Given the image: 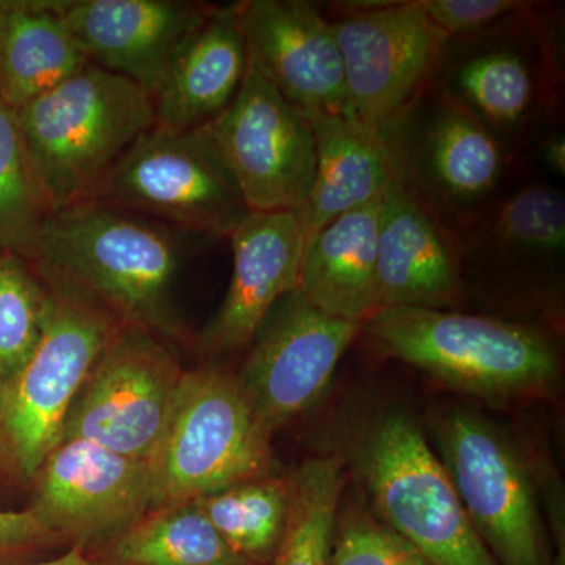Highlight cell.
Masks as SVG:
<instances>
[{
  "label": "cell",
  "mask_w": 565,
  "mask_h": 565,
  "mask_svg": "<svg viewBox=\"0 0 565 565\" xmlns=\"http://www.w3.org/2000/svg\"><path fill=\"white\" fill-rule=\"evenodd\" d=\"M211 241L111 204L84 202L52 211L31 263L76 282L122 323L191 349L174 286L182 264Z\"/></svg>",
  "instance_id": "cell-1"
},
{
  "label": "cell",
  "mask_w": 565,
  "mask_h": 565,
  "mask_svg": "<svg viewBox=\"0 0 565 565\" xmlns=\"http://www.w3.org/2000/svg\"><path fill=\"white\" fill-rule=\"evenodd\" d=\"M559 10L545 2L446 44L433 84L484 125L514 166L563 111Z\"/></svg>",
  "instance_id": "cell-2"
},
{
  "label": "cell",
  "mask_w": 565,
  "mask_h": 565,
  "mask_svg": "<svg viewBox=\"0 0 565 565\" xmlns=\"http://www.w3.org/2000/svg\"><path fill=\"white\" fill-rule=\"evenodd\" d=\"M362 334L382 355L456 392L508 401L548 392L561 353L548 330L487 315L422 307L379 308Z\"/></svg>",
  "instance_id": "cell-3"
},
{
  "label": "cell",
  "mask_w": 565,
  "mask_h": 565,
  "mask_svg": "<svg viewBox=\"0 0 565 565\" xmlns=\"http://www.w3.org/2000/svg\"><path fill=\"white\" fill-rule=\"evenodd\" d=\"M14 111L52 211L90 202L156 122L147 92L92 63Z\"/></svg>",
  "instance_id": "cell-4"
},
{
  "label": "cell",
  "mask_w": 565,
  "mask_h": 565,
  "mask_svg": "<svg viewBox=\"0 0 565 565\" xmlns=\"http://www.w3.org/2000/svg\"><path fill=\"white\" fill-rule=\"evenodd\" d=\"M31 264L44 286L41 340L20 377L0 393V473L22 484H31L61 441L74 397L122 323L76 282Z\"/></svg>",
  "instance_id": "cell-5"
},
{
  "label": "cell",
  "mask_w": 565,
  "mask_h": 565,
  "mask_svg": "<svg viewBox=\"0 0 565 565\" xmlns=\"http://www.w3.org/2000/svg\"><path fill=\"white\" fill-rule=\"evenodd\" d=\"M348 462L375 515L429 565H500L465 514L429 438L411 415L363 423Z\"/></svg>",
  "instance_id": "cell-6"
},
{
  "label": "cell",
  "mask_w": 565,
  "mask_h": 565,
  "mask_svg": "<svg viewBox=\"0 0 565 565\" xmlns=\"http://www.w3.org/2000/svg\"><path fill=\"white\" fill-rule=\"evenodd\" d=\"M150 463L154 508L277 473L273 438L256 422L236 375L215 362L185 370Z\"/></svg>",
  "instance_id": "cell-7"
},
{
  "label": "cell",
  "mask_w": 565,
  "mask_h": 565,
  "mask_svg": "<svg viewBox=\"0 0 565 565\" xmlns=\"http://www.w3.org/2000/svg\"><path fill=\"white\" fill-rule=\"evenodd\" d=\"M93 202L147 215L203 239H230L248 215L243 193L206 128L152 126L134 141Z\"/></svg>",
  "instance_id": "cell-8"
},
{
  "label": "cell",
  "mask_w": 565,
  "mask_h": 565,
  "mask_svg": "<svg viewBox=\"0 0 565 565\" xmlns=\"http://www.w3.org/2000/svg\"><path fill=\"white\" fill-rule=\"evenodd\" d=\"M435 455L482 544L500 565H553L535 482L492 423L455 408L434 419Z\"/></svg>",
  "instance_id": "cell-9"
},
{
  "label": "cell",
  "mask_w": 565,
  "mask_h": 565,
  "mask_svg": "<svg viewBox=\"0 0 565 565\" xmlns=\"http://www.w3.org/2000/svg\"><path fill=\"white\" fill-rule=\"evenodd\" d=\"M382 132L397 172L448 226L497 199L515 169L492 132L433 82Z\"/></svg>",
  "instance_id": "cell-10"
},
{
  "label": "cell",
  "mask_w": 565,
  "mask_h": 565,
  "mask_svg": "<svg viewBox=\"0 0 565 565\" xmlns=\"http://www.w3.org/2000/svg\"><path fill=\"white\" fill-rule=\"evenodd\" d=\"M184 373L172 345L121 323L74 397L61 440L81 438L150 462Z\"/></svg>",
  "instance_id": "cell-11"
},
{
  "label": "cell",
  "mask_w": 565,
  "mask_h": 565,
  "mask_svg": "<svg viewBox=\"0 0 565 565\" xmlns=\"http://www.w3.org/2000/svg\"><path fill=\"white\" fill-rule=\"evenodd\" d=\"M334 39L343 58L349 111L384 128L433 82L448 36L415 0L334 3Z\"/></svg>",
  "instance_id": "cell-12"
},
{
  "label": "cell",
  "mask_w": 565,
  "mask_h": 565,
  "mask_svg": "<svg viewBox=\"0 0 565 565\" xmlns=\"http://www.w3.org/2000/svg\"><path fill=\"white\" fill-rule=\"evenodd\" d=\"M362 330L363 322L323 313L297 289L274 305L234 373L264 433L273 438L321 399Z\"/></svg>",
  "instance_id": "cell-13"
},
{
  "label": "cell",
  "mask_w": 565,
  "mask_h": 565,
  "mask_svg": "<svg viewBox=\"0 0 565 565\" xmlns=\"http://www.w3.org/2000/svg\"><path fill=\"white\" fill-rule=\"evenodd\" d=\"M204 128L248 211L303 210L316 172L313 128L250 62L233 102Z\"/></svg>",
  "instance_id": "cell-14"
},
{
  "label": "cell",
  "mask_w": 565,
  "mask_h": 565,
  "mask_svg": "<svg viewBox=\"0 0 565 565\" xmlns=\"http://www.w3.org/2000/svg\"><path fill=\"white\" fill-rule=\"evenodd\" d=\"M32 512L66 546L98 548L154 508L148 460L63 438L32 479Z\"/></svg>",
  "instance_id": "cell-15"
},
{
  "label": "cell",
  "mask_w": 565,
  "mask_h": 565,
  "mask_svg": "<svg viewBox=\"0 0 565 565\" xmlns=\"http://www.w3.org/2000/svg\"><path fill=\"white\" fill-rule=\"evenodd\" d=\"M248 62L303 117L351 114L332 22L308 0H243Z\"/></svg>",
  "instance_id": "cell-16"
},
{
  "label": "cell",
  "mask_w": 565,
  "mask_h": 565,
  "mask_svg": "<svg viewBox=\"0 0 565 565\" xmlns=\"http://www.w3.org/2000/svg\"><path fill=\"white\" fill-rule=\"evenodd\" d=\"M233 275L225 299L192 349L218 360L245 351L274 305L296 291L305 232L300 211L248 212L230 236Z\"/></svg>",
  "instance_id": "cell-17"
},
{
  "label": "cell",
  "mask_w": 565,
  "mask_h": 565,
  "mask_svg": "<svg viewBox=\"0 0 565 565\" xmlns=\"http://www.w3.org/2000/svg\"><path fill=\"white\" fill-rule=\"evenodd\" d=\"M212 3L191 0H61V17L84 57L154 96L182 41Z\"/></svg>",
  "instance_id": "cell-18"
},
{
  "label": "cell",
  "mask_w": 565,
  "mask_h": 565,
  "mask_svg": "<svg viewBox=\"0 0 565 565\" xmlns=\"http://www.w3.org/2000/svg\"><path fill=\"white\" fill-rule=\"evenodd\" d=\"M379 308L455 310L463 300L451 228L401 177L382 196L379 222Z\"/></svg>",
  "instance_id": "cell-19"
},
{
  "label": "cell",
  "mask_w": 565,
  "mask_h": 565,
  "mask_svg": "<svg viewBox=\"0 0 565 565\" xmlns=\"http://www.w3.org/2000/svg\"><path fill=\"white\" fill-rule=\"evenodd\" d=\"M247 68L236 3L214 6L174 52L152 96L154 125L167 131L207 125L233 102Z\"/></svg>",
  "instance_id": "cell-20"
},
{
  "label": "cell",
  "mask_w": 565,
  "mask_h": 565,
  "mask_svg": "<svg viewBox=\"0 0 565 565\" xmlns=\"http://www.w3.org/2000/svg\"><path fill=\"white\" fill-rule=\"evenodd\" d=\"M381 202L340 215L305 239L297 291L323 313L364 322L379 310Z\"/></svg>",
  "instance_id": "cell-21"
},
{
  "label": "cell",
  "mask_w": 565,
  "mask_h": 565,
  "mask_svg": "<svg viewBox=\"0 0 565 565\" xmlns=\"http://www.w3.org/2000/svg\"><path fill=\"white\" fill-rule=\"evenodd\" d=\"M315 132L316 172L300 211L305 239L340 215L381 200L392 180V152L381 128L352 114L308 118Z\"/></svg>",
  "instance_id": "cell-22"
},
{
  "label": "cell",
  "mask_w": 565,
  "mask_h": 565,
  "mask_svg": "<svg viewBox=\"0 0 565 565\" xmlns=\"http://www.w3.org/2000/svg\"><path fill=\"white\" fill-rule=\"evenodd\" d=\"M61 0H0V99L13 110L87 65Z\"/></svg>",
  "instance_id": "cell-23"
},
{
  "label": "cell",
  "mask_w": 565,
  "mask_h": 565,
  "mask_svg": "<svg viewBox=\"0 0 565 565\" xmlns=\"http://www.w3.org/2000/svg\"><path fill=\"white\" fill-rule=\"evenodd\" d=\"M87 553L98 565H250L223 541L195 500L152 508Z\"/></svg>",
  "instance_id": "cell-24"
},
{
  "label": "cell",
  "mask_w": 565,
  "mask_h": 565,
  "mask_svg": "<svg viewBox=\"0 0 565 565\" xmlns=\"http://www.w3.org/2000/svg\"><path fill=\"white\" fill-rule=\"evenodd\" d=\"M195 501L223 541L245 563H273L288 522V475L245 479Z\"/></svg>",
  "instance_id": "cell-25"
},
{
  "label": "cell",
  "mask_w": 565,
  "mask_h": 565,
  "mask_svg": "<svg viewBox=\"0 0 565 565\" xmlns=\"http://www.w3.org/2000/svg\"><path fill=\"white\" fill-rule=\"evenodd\" d=\"M340 456L310 457L288 475L289 512L270 565H326L345 490Z\"/></svg>",
  "instance_id": "cell-26"
},
{
  "label": "cell",
  "mask_w": 565,
  "mask_h": 565,
  "mask_svg": "<svg viewBox=\"0 0 565 565\" xmlns=\"http://www.w3.org/2000/svg\"><path fill=\"white\" fill-rule=\"evenodd\" d=\"M52 206L22 140L17 111L0 99V253L32 262Z\"/></svg>",
  "instance_id": "cell-27"
},
{
  "label": "cell",
  "mask_w": 565,
  "mask_h": 565,
  "mask_svg": "<svg viewBox=\"0 0 565 565\" xmlns=\"http://www.w3.org/2000/svg\"><path fill=\"white\" fill-rule=\"evenodd\" d=\"M44 286L28 259L0 253V393L18 377L41 340Z\"/></svg>",
  "instance_id": "cell-28"
},
{
  "label": "cell",
  "mask_w": 565,
  "mask_h": 565,
  "mask_svg": "<svg viewBox=\"0 0 565 565\" xmlns=\"http://www.w3.org/2000/svg\"><path fill=\"white\" fill-rule=\"evenodd\" d=\"M345 492V490H344ZM326 565H429L363 497L341 498Z\"/></svg>",
  "instance_id": "cell-29"
},
{
  "label": "cell",
  "mask_w": 565,
  "mask_h": 565,
  "mask_svg": "<svg viewBox=\"0 0 565 565\" xmlns=\"http://www.w3.org/2000/svg\"><path fill=\"white\" fill-rule=\"evenodd\" d=\"M415 3L451 40L526 9L531 0H415Z\"/></svg>",
  "instance_id": "cell-30"
},
{
  "label": "cell",
  "mask_w": 565,
  "mask_h": 565,
  "mask_svg": "<svg viewBox=\"0 0 565 565\" xmlns=\"http://www.w3.org/2000/svg\"><path fill=\"white\" fill-rule=\"evenodd\" d=\"M58 546L65 542L31 509L0 511V565L31 563Z\"/></svg>",
  "instance_id": "cell-31"
},
{
  "label": "cell",
  "mask_w": 565,
  "mask_h": 565,
  "mask_svg": "<svg viewBox=\"0 0 565 565\" xmlns=\"http://www.w3.org/2000/svg\"><path fill=\"white\" fill-rule=\"evenodd\" d=\"M539 158L544 163L545 169L556 177L564 178L565 174V136L559 129H550L535 143Z\"/></svg>",
  "instance_id": "cell-32"
},
{
  "label": "cell",
  "mask_w": 565,
  "mask_h": 565,
  "mask_svg": "<svg viewBox=\"0 0 565 565\" xmlns=\"http://www.w3.org/2000/svg\"><path fill=\"white\" fill-rule=\"evenodd\" d=\"M13 565H98L93 561V557L88 555L84 550L77 548V546H71L68 552L62 553V555L52 557L46 561H31V563H21Z\"/></svg>",
  "instance_id": "cell-33"
}]
</instances>
